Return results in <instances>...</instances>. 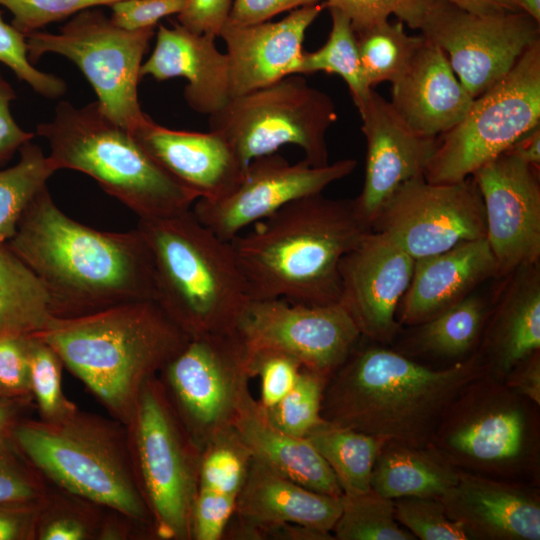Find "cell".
I'll use <instances>...</instances> for the list:
<instances>
[{
  "label": "cell",
  "instance_id": "6da1fadb",
  "mask_svg": "<svg viewBox=\"0 0 540 540\" xmlns=\"http://www.w3.org/2000/svg\"><path fill=\"white\" fill-rule=\"evenodd\" d=\"M6 244L44 284L54 317L155 301L152 257L141 232L84 225L55 204L47 186L31 201Z\"/></svg>",
  "mask_w": 540,
  "mask_h": 540
},
{
  "label": "cell",
  "instance_id": "7a4b0ae2",
  "mask_svg": "<svg viewBox=\"0 0 540 540\" xmlns=\"http://www.w3.org/2000/svg\"><path fill=\"white\" fill-rule=\"evenodd\" d=\"M486 374L479 351L447 368L432 369L381 344L360 341L328 378L321 415L384 441L425 447L451 402Z\"/></svg>",
  "mask_w": 540,
  "mask_h": 540
},
{
  "label": "cell",
  "instance_id": "3957f363",
  "mask_svg": "<svg viewBox=\"0 0 540 540\" xmlns=\"http://www.w3.org/2000/svg\"><path fill=\"white\" fill-rule=\"evenodd\" d=\"M230 242L251 300L340 303V262L372 229L353 199L322 193L293 201Z\"/></svg>",
  "mask_w": 540,
  "mask_h": 540
},
{
  "label": "cell",
  "instance_id": "277c9868",
  "mask_svg": "<svg viewBox=\"0 0 540 540\" xmlns=\"http://www.w3.org/2000/svg\"><path fill=\"white\" fill-rule=\"evenodd\" d=\"M36 335L126 426L146 382L190 339L154 300L79 317H54Z\"/></svg>",
  "mask_w": 540,
  "mask_h": 540
},
{
  "label": "cell",
  "instance_id": "5b68a950",
  "mask_svg": "<svg viewBox=\"0 0 540 540\" xmlns=\"http://www.w3.org/2000/svg\"><path fill=\"white\" fill-rule=\"evenodd\" d=\"M152 257L155 301L190 337L236 331L251 301L233 246L192 209L139 219Z\"/></svg>",
  "mask_w": 540,
  "mask_h": 540
},
{
  "label": "cell",
  "instance_id": "8992f818",
  "mask_svg": "<svg viewBox=\"0 0 540 540\" xmlns=\"http://www.w3.org/2000/svg\"><path fill=\"white\" fill-rule=\"evenodd\" d=\"M36 134L47 140L56 170L87 174L139 219L178 215L198 200L130 131L107 118L97 101L80 108L60 102L53 120L38 124Z\"/></svg>",
  "mask_w": 540,
  "mask_h": 540
},
{
  "label": "cell",
  "instance_id": "52a82bcc",
  "mask_svg": "<svg viewBox=\"0 0 540 540\" xmlns=\"http://www.w3.org/2000/svg\"><path fill=\"white\" fill-rule=\"evenodd\" d=\"M12 439L59 486L151 529L132 450L116 425L77 410L56 421H18Z\"/></svg>",
  "mask_w": 540,
  "mask_h": 540
},
{
  "label": "cell",
  "instance_id": "ba28073f",
  "mask_svg": "<svg viewBox=\"0 0 540 540\" xmlns=\"http://www.w3.org/2000/svg\"><path fill=\"white\" fill-rule=\"evenodd\" d=\"M531 404L486 374L451 402L431 446L460 471L491 478L529 471L536 456Z\"/></svg>",
  "mask_w": 540,
  "mask_h": 540
},
{
  "label": "cell",
  "instance_id": "9c48e42d",
  "mask_svg": "<svg viewBox=\"0 0 540 540\" xmlns=\"http://www.w3.org/2000/svg\"><path fill=\"white\" fill-rule=\"evenodd\" d=\"M129 427L151 530L160 539H192L201 450L180 422L158 375L144 385Z\"/></svg>",
  "mask_w": 540,
  "mask_h": 540
},
{
  "label": "cell",
  "instance_id": "30bf717a",
  "mask_svg": "<svg viewBox=\"0 0 540 540\" xmlns=\"http://www.w3.org/2000/svg\"><path fill=\"white\" fill-rule=\"evenodd\" d=\"M329 95L300 74L233 97L209 116L210 131L221 135L246 167L255 158L296 145L312 166L329 164L328 129L337 121Z\"/></svg>",
  "mask_w": 540,
  "mask_h": 540
},
{
  "label": "cell",
  "instance_id": "8fae6325",
  "mask_svg": "<svg viewBox=\"0 0 540 540\" xmlns=\"http://www.w3.org/2000/svg\"><path fill=\"white\" fill-rule=\"evenodd\" d=\"M540 125V40L509 72L474 98L467 114L439 136L424 178L431 183L463 181Z\"/></svg>",
  "mask_w": 540,
  "mask_h": 540
},
{
  "label": "cell",
  "instance_id": "7c38bea8",
  "mask_svg": "<svg viewBox=\"0 0 540 540\" xmlns=\"http://www.w3.org/2000/svg\"><path fill=\"white\" fill-rule=\"evenodd\" d=\"M153 35L154 28L122 29L94 7L73 15L58 33L38 30L25 37L31 63L46 53L68 58L93 87L101 112L131 132L146 116L139 103L138 84Z\"/></svg>",
  "mask_w": 540,
  "mask_h": 540
},
{
  "label": "cell",
  "instance_id": "4fadbf2b",
  "mask_svg": "<svg viewBox=\"0 0 540 540\" xmlns=\"http://www.w3.org/2000/svg\"><path fill=\"white\" fill-rule=\"evenodd\" d=\"M159 375L180 422L200 450L233 429L251 393L250 353L237 331L190 338Z\"/></svg>",
  "mask_w": 540,
  "mask_h": 540
},
{
  "label": "cell",
  "instance_id": "5bb4252c",
  "mask_svg": "<svg viewBox=\"0 0 540 540\" xmlns=\"http://www.w3.org/2000/svg\"><path fill=\"white\" fill-rule=\"evenodd\" d=\"M419 30L442 49L473 98L540 40V22L522 11L476 14L449 0H435Z\"/></svg>",
  "mask_w": 540,
  "mask_h": 540
},
{
  "label": "cell",
  "instance_id": "9a60e30c",
  "mask_svg": "<svg viewBox=\"0 0 540 540\" xmlns=\"http://www.w3.org/2000/svg\"><path fill=\"white\" fill-rule=\"evenodd\" d=\"M371 229L388 235L414 260L486 238L483 202L471 176L454 183H431L423 176L406 181Z\"/></svg>",
  "mask_w": 540,
  "mask_h": 540
},
{
  "label": "cell",
  "instance_id": "2e32d148",
  "mask_svg": "<svg viewBox=\"0 0 540 540\" xmlns=\"http://www.w3.org/2000/svg\"><path fill=\"white\" fill-rule=\"evenodd\" d=\"M236 331L250 350L284 352L304 368L328 377L362 339L340 303L308 305L283 298L251 300Z\"/></svg>",
  "mask_w": 540,
  "mask_h": 540
},
{
  "label": "cell",
  "instance_id": "e0dca14e",
  "mask_svg": "<svg viewBox=\"0 0 540 540\" xmlns=\"http://www.w3.org/2000/svg\"><path fill=\"white\" fill-rule=\"evenodd\" d=\"M354 159H342L325 166H312L304 159L290 163L273 153L249 162L241 180L227 194L213 199H198L192 211L196 218L220 238L231 241L242 231L287 204L322 193L350 175Z\"/></svg>",
  "mask_w": 540,
  "mask_h": 540
},
{
  "label": "cell",
  "instance_id": "ac0fdd59",
  "mask_svg": "<svg viewBox=\"0 0 540 540\" xmlns=\"http://www.w3.org/2000/svg\"><path fill=\"white\" fill-rule=\"evenodd\" d=\"M482 198L486 240L498 277L539 264L540 184L538 171L504 152L471 176Z\"/></svg>",
  "mask_w": 540,
  "mask_h": 540
},
{
  "label": "cell",
  "instance_id": "d6986e66",
  "mask_svg": "<svg viewBox=\"0 0 540 540\" xmlns=\"http://www.w3.org/2000/svg\"><path fill=\"white\" fill-rule=\"evenodd\" d=\"M415 260L388 235L371 230L340 262V304L362 337L390 343L400 329L397 311Z\"/></svg>",
  "mask_w": 540,
  "mask_h": 540
},
{
  "label": "cell",
  "instance_id": "ffe728a7",
  "mask_svg": "<svg viewBox=\"0 0 540 540\" xmlns=\"http://www.w3.org/2000/svg\"><path fill=\"white\" fill-rule=\"evenodd\" d=\"M358 112L366 140V164L363 188L353 203L371 228L392 194L406 181L424 175L438 140L412 131L390 101L374 89Z\"/></svg>",
  "mask_w": 540,
  "mask_h": 540
},
{
  "label": "cell",
  "instance_id": "44dd1931",
  "mask_svg": "<svg viewBox=\"0 0 540 540\" xmlns=\"http://www.w3.org/2000/svg\"><path fill=\"white\" fill-rule=\"evenodd\" d=\"M324 8L319 2L294 9L279 21L227 22L219 37L226 45L231 98L297 74L306 31Z\"/></svg>",
  "mask_w": 540,
  "mask_h": 540
},
{
  "label": "cell",
  "instance_id": "7402d4cb",
  "mask_svg": "<svg viewBox=\"0 0 540 540\" xmlns=\"http://www.w3.org/2000/svg\"><path fill=\"white\" fill-rule=\"evenodd\" d=\"M439 499L468 539H540L539 497L519 483L459 471Z\"/></svg>",
  "mask_w": 540,
  "mask_h": 540
},
{
  "label": "cell",
  "instance_id": "603a6c76",
  "mask_svg": "<svg viewBox=\"0 0 540 540\" xmlns=\"http://www.w3.org/2000/svg\"><path fill=\"white\" fill-rule=\"evenodd\" d=\"M142 148L198 199L213 200L230 192L245 167L216 132L169 129L148 115L131 131Z\"/></svg>",
  "mask_w": 540,
  "mask_h": 540
},
{
  "label": "cell",
  "instance_id": "cb8c5ba5",
  "mask_svg": "<svg viewBox=\"0 0 540 540\" xmlns=\"http://www.w3.org/2000/svg\"><path fill=\"white\" fill-rule=\"evenodd\" d=\"M391 84L392 107L412 131L424 137L437 138L451 130L474 100L442 49L423 35L408 65Z\"/></svg>",
  "mask_w": 540,
  "mask_h": 540
},
{
  "label": "cell",
  "instance_id": "d4e9b609",
  "mask_svg": "<svg viewBox=\"0 0 540 540\" xmlns=\"http://www.w3.org/2000/svg\"><path fill=\"white\" fill-rule=\"evenodd\" d=\"M216 37L198 34L179 23L159 25L155 47L141 65L140 75L158 81L183 77L184 98L194 111L211 114L231 99L228 60L216 46Z\"/></svg>",
  "mask_w": 540,
  "mask_h": 540
},
{
  "label": "cell",
  "instance_id": "484cf974",
  "mask_svg": "<svg viewBox=\"0 0 540 540\" xmlns=\"http://www.w3.org/2000/svg\"><path fill=\"white\" fill-rule=\"evenodd\" d=\"M491 277H498V269L486 238L415 260L400 302V323L417 326L433 318Z\"/></svg>",
  "mask_w": 540,
  "mask_h": 540
},
{
  "label": "cell",
  "instance_id": "4316f807",
  "mask_svg": "<svg viewBox=\"0 0 540 540\" xmlns=\"http://www.w3.org/2000/svg\"><path fill=\"white\" fill-rule=\"evenodd\" d=\"M486 319L478 350L487 374L503 381L522 360L540 350V268L523 266L511 274Z\"/></svg>",
  "mask_w": 540,
  "mask_h": 540
},
{
  "label": "cell",
  "instance_id": "83f0119b",
  "mask_svg": "<svg viewBox=\"0 0 540 540\" xmlns=\"http://www.w3.org/2000/svg\"><path fill=\"white\" fill-rule=\"evenodd\" d=\"M341 497L308 489L252 457L233 517L252 525L297 524L332 535Z\"/></svg>",
  "mask_w": 540,
  "mask_h": 540
},
{
  "label": "cell",
  "instance_id": "f1b7e54d",
  "mask_svg": "<svg viewBox=\"0 0 540 540\" xmlns=\"http://www.w3.org/2000/svg\"><path fill=\"white\" fill-rule=\"evenodd\" d=\"M233 429L256 460L308 489L343 495L333 471L308 439L275 427L251 393L243 400Z\"/></svg>",
  "mask_w": 540,
  "mask_h": 540
},
{
  "label": "cell",
  "instance_id": "f546056e",
  "mask_svg": "<svg viewBox=\"0 0 540 540\" xmlns=\"http://www.w3.org/2000/svg\"><path fill=\"white\" fill-rule=\"evenodd\" d=\"M459 471L431 445L385 441L372 471L371 489L392 500L440 498L456 483Z\"/></svg>",
  "mask_w": 540,
  "mask_h": 540
},
{
  "label": "cell",
  "instance_id": "4dcf8cb0",
  "mask_svg": "<svg viewBox=\"0 0 540 540\" xmlns=\"http://www.w3.org/2000/svg\"><path fill=\"white\" fill-rule=\"evenodd\" d=\"M53 318L40 278L6 243L0 244V334H38Z\"/></svg>",
  "mask_w": 540,
  "mask_h": 540
},
{
  "label": "cell",
  "instance_id": "1f68e13d",
  "mask_svg": "<svg viewBox=\"0 0 540 540\" xmlns=\"http://www.w3.org/2000/svg\"><path fill=\"white\" fill-rule=\"evenodd\" d=\"M305 438L329 465L343 495L371 489L372 471L384 440L325 420Z\"/></svg>",
  "mask_w": 540,
  "mask_h": 540
},
{
  "label": "cell",
  "instance_id": "d6a6232c",
  "mask_svg": "<svg viewBox=\"0 0 540 540\" xmlns=\"http://www.w3.org/2000/svg\"><path fill=\"white\" fill-rule=\"evenodd\" d=\"M487 317L488 309L484 299L470 294L417 325L412 346L422 353L438 357H462L479 342Z\"/></svg>",
  "mask_w": 540,
  "mask_h": 540
},
{
  "label": "cell",
  "instance_id": "836d02e7",
  "mask_svg": "<svg viewBox=\"0 0 540 540\" xmlns=\"http://www.w3.org/2000/svg\"><path fill=\"white\" fill-rule=\"evenodd\" d=\"M328 9L332 22L328 39L319 49L304 51L297 74L322 71L340 76L358 110L368 99L372 88L364 78L356 34L344 13L335 8Z\"/></svg>",
  "mask_w": 540,
  "mask_h": 540
},
{
  "label": "cell",
  "instance_id": "e575fe53",
  "mask_svg": "<svg viewBox=\"0 0 540 540\" xmlns=\"http://www.w3.org/2000/svg\"><path fill=\"white\" fill-rule=\"evenodd\" d=\"M19 154L15 165L0 170V244L14 235L31 201L57 171L50 158L31 141L19 149Z\"/></svg>",
  "mask_w": 540,
  "mask_h": 540
},
{
  "label": "cell",
  "instance_id": "d590c367",
  "mask_svg": "<svg viewBox=\"0 0 540 540\" xmlns=\"http://www.w3.org/2000/svg\"><path fill=\"white\" fill-rule=\"evenodd\" d=\"M355 34L364 78L372 89L394 82L422 41V35H408L401 21L386 20Z\"/></svg>",
  "mask_w": 540,
  "mask_h": 540
},
{
  "label": "cell",
  "instance_id": "8d00e7d4",
  "mask_svg": "<svg viewBox=\"0 0 540 540\" xmlns=\"http://www.w3.org/2000/svg\"><path fill=\"white\" fill-rule=\"evenodd\" d=\"M332 535L336 540H415L395 517L394 501L374 490L342 495Z\"/></svg>",
  "mask_w": 540,
  "mask_h": 540
},
{
  "label": "cell",
  "instance_id": "74e56055",
  "mask_svg": "<svg viewBox=\"0 0 540 540\" xmlns=\"http://www.w3.org/2000/svg\"><path fill=\"white\" fill-rule=\"evenodd\" d=\"M251 459L234 429L217 436L201 450L197 491L237 500Z\"/></svg>",
  "mask_w": 540,
  "mask_h": 540
},
{
  "label": "cell",
  "instance_id": "f35d334b",
  "mask_svg": "<svg viewBox=\"0 0 540 540\" xmlns=\"http://www.w3.org/2000/svg\"><path fill=\"white\" fill-rule=\"evenodd\" d=\"M328 378L303 367L291 390L276 405L263 409L267 419L285 433L305 437L324 420L322 399Z\"/></svg>",
  "mask_w": 540,
  "mask_h": 540
},
{
  "label": "cell",
  "instance_id": "ab89813d",
  "mask_svg": "<svg viewBox=\"0 0 540 540\" xmlns=\"http://www.w3.org/2000/svg\"><path fill=\"white\" fill-rule=\"evenodd\" d=\"M31 392L42 420L56 421L77 411L64 396L61 383L63 362L55 350L38 335L28 336Z\"/></svg>",
  "mask_w": 540,
  "mask_h": 540
},
{
  "label": "cell",
  "instance_id": "60d3db41",
  "mask_svg": "<svg viewBox=\"0 0 540 540\" xmlns=\"http://www.w3.org/2000/svg\"><path fill=\"white\" fill-rule=\"evenodd\" d=\"M393 501L398 523L416 539L468 540L462 525L449 517L439 498L403 497Z\"/></svg>",
  "mask_w": 540,
  "mask_h": 540
},
{
  "label": "cell",
  "instance_id": "b9f144b4",
  "mask_svg": "<svg viewBox=\"0 0 540 540\" xmlns=\"http://www.w3.org/2000/svg\"><path fill=\"white\" fill-rule=\"evenodd\" d=\"M435 0H325L350 20L355 33L388 20L391 14L411 29L419 30Z\"/></svg>",
  "mask_w": 540,
  "mask_h": 540
},
{
  "label": "cell",
  "instance_id": "7bdbcfd3",
  "mask_svg": "<svg viewBox=\"0 0 540 540\" xmlns=\"http://www.w3.org/2000/svg\"><path fill=\"white\" fill-rule=\"evenodd\" d=\"M0 62L11 69L19 80L26 82L36 93L57 98L66 91L59 77L42 72L29 61L26 37L3 19L0 10Z\"/></svg>",
  "mask_w": 540,
  "mask_h": 540
},
{
  "label": "cell",
  "instance_id": "ee69618b",
  "mask_svg": "<svg viewBox=\"0 0 540 540\" xmlns=\"http://www.w3.org/2000/svg\"><path fill=\"white\" fill-rule=\"evenodd\" d=\"M249 353L252 378L260 380L257 401L262 409H270L291 390L303 366L294 357L274 349H249Z\"/></svg>",
  "mask_w": 540,
  "mask_h": 540
},
{
  "label": "cell",
  "instance_id": "f6af8a7d",
  "mask_svg": "<svg viewBox=\"0 0 540 540\" xmlns=\"http://www.w3.org/2000/svg\"><path fill=\"white\" fill-rule=\"evenodd\" d=\"M119 0H0L13 19L11 25L25 36L46 25L88 9Z\"/></svg>",
  "mask_w": 540,
  "mask_h": 540
},
{
  "label": "cell",
  "instance_id": "bcb514c9",
  "mask_svg": "<svg viewBox=\"0 0 540 540\" xmlns=\"http://www.w3.org/2000/svg\"><path fill=\"white\" fill-rule=\"evenodd\" d=\"M12 435L0 440V503L44 500V489L19 457Z\"/></svg>",
  "mask_w": 540,
  "mask_h": 540
},
{
  "label": "cell",
  "instance_id": "7dc6e473",
  "mask_svg": "<svg viewBox=\"0 0 540 540\" xmlns=\"http://www.w3.org/2000/svg\"><path fill=\"white\" fill-rule=\"evenodd\" d=\"M29 335L0 334V395L23 400L31 392Z\"/></svg>",
  "mask_w": 540,
  "mask_h": 540
},
{
  "label": "cell",
  "instance_id": "c3c4849f",
  "mask_svg": "<svg viewBox=\"0 0 540 540\" xmlns=\"http://www.w3.org/2000/svg\"><path fill=\"white\" fill-rule=\"evenodd\" d=\"M183 5L184 0H119L109 5L110 19L128 31L154 28L162 18L177 15Z\"/></svg>",
  "mask_w": 540,
  "mask_h": 540
},
{
  "label": "cell",
  "instance_id": "681fc988",
  "mask_svg": "<svg viewBox=\"0 0 540 540\" xmlns=\"http://www.w3.org/2000/svg\"><path fill=\"white\" fill-rule=\"evenodd\" d=\"M233 0H184L178 23L188 30L219 37L227 23Z\"/></svg>",
  "mask_w": 540,
  "mask_h": 540
},
{
  "label": "cell",
  "instance_id": "f907efd6",
  "mask_svg": "<svg viewBox=\"0 0 540 540\" xmlns=\"http://www.w3.org/2000/svg\"><path fill=\"white\" fill-rule=\"evenodd\" d=\"M44 500L0 503V540L36 537Z\"/></svg>",
  "mask_w": 540,
  "mask_h": 540
},
{
  "label": "cell",
  "instance_id": "816d5d0a",
  "mask_svg": "<svg viewBox=\"0 0 540 540\" xmlns=\"http://www.w3.org/2000/svg\"><path fill=\"white\" fill-rule=\"evenodd\" d=\"M325 0H233L228 21L248 25L269 21L283 12Z\"/></svg>",
  "mask_w": 540,
  "mask_h": 540
},
{
  "label": "cell",
  "instance_id": "f5cc1de1",
  "mask_svg": "<svg viewBox=\"0 0 540 540\" xmlns=\"http://www.w3.org/2000/svg\"><path fill=\"white\" fill-rule=\"evenodd\" d=\"M16 98L11 85L0 75V163L31 141L34 133L20 128L10 112V102Z\"/></svg>",
  "mask_w": 540,
  "mask_h": 540
},
{
  "label": "cell",
  "instance_id": "db71d44e",
  "mask_svg": "<svg viewBox=\"0 0 540 540\" xmlns=\"http://www.w3.org/2000/svg\"><path fill=\"white\" fill-rule=\"evenodd\" d=\"M503 382L513 391L540 405V353L535 352L518 363Z\"/></svg>",
  "mask_w": 540,
  "mask_h": 540
},
{
  "label": "cell",
  "instance_id": "11a10c76",
  "mask_svg": "<svg viewBox=\"0 0 540 540\" xmlns=\"http://www.w3.org/2000/svg\"><path fill=\"white\" fill-rule=\"evenodd\" d=\"M87 524L74 515L61 514L39 519L36 536L42 540H82L88 538Z\"/></svg>",
  "mask_w": 540,
  "mask_h": 540
},
{
  "label": "cell",
  "instance_id": "9f6ffc18",
  "mask_svg": "<svg viewBox=\"0 0 540 540\" xmlns=\"http://www.w3.org/2000/svg\"><path fill=\"white\" fill-rule=\"evenodd\" d=\"M505 152L515 155L538 170L540 166V125L520 137Z\"/></svg>",
  "mask_w": 540,
  "mask_h": 540
},
{
  "label": "cell",
  "instance_id": "6f0895ef",
  "mask_svg": "<svg viewBox=\"0 0 540 540\" xmlns=\"http://www.w3.org/2000/svg\"><path fill=\"white\" fill-rule=\"evenodd\" d=\"M455 5L476 14H495L520 11L511 0H449Z\"/></svg>",
  "mask_w": 540,
  "mask_h": 540
},
{
  "label": "cell",
  "instance_id": "680465c9",
  "mask_svg": "<svg viewBox=\"0 0 540 540\" xmlns=\"http://www.w3.org/2000/svg\"><path fill=\"white\" fill-rule=\"evenodd\" d=\"M20 401L0 395V440L12 435L19 421Z\"/></svg>",
  "mask_w": 540,
  "mask_h": 540
},
{
  "label": "cell",
  "instance_id": "91938a15",
  "mask_svg": "<svg viewBox=\"0 0 540 540\" xmlns=\"http://www.w3.org/2000/svg\"><path fill=\"white\" fill-rule=\"evenodd\" d=\"M516 7L540 22V0H511Z\"/></svg>",
  "mask_w": 540,
  "mask_h": 540
}]
</instances>
